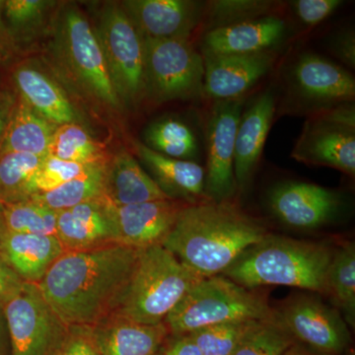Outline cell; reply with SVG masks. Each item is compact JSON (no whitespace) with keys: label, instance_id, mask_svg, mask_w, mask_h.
I'll use <instances>...</instances> for the list:
<instances>
[{"label":"cell","instance_id":"cell-3","mask_svg":"<svg viewBox=\"0 0 355 355\" xmlns=\"http://www.w3.org/2000/svg\"><path fill=\"white\" fill-rule=\"evenodd\" d=\"M334 254L324 243L268 234L247 249L221 275L249 289L286 286L327 295Z\"/></svg>","mask_w":355,"mask_h":355},{"label":"cell","instance_id":"cell-15","mask_svg":"<svg viewBox=\"0 0 355 355\" xmlns=\"http://www.w3.org/2000/svg\"><path fill=\"white\" fill-rule=\"evenodd\" d=\"M125 12L144 39L188 40L202 21V2L191 0H128Z\"/></svg>","mask_w":355,"mask_h":355},{"label":"cell","instance_id":"cell-30","mask_svg":"<svg viewBox=\"0 0 355 355\" xmlns=\"http://www.w3.org/2000/svg\"><path fill=\"white\" fill-rule=\"evenodd\" d=\"M105 146L96 140L83 127L77 123L58 125L48 155L76 163H94L106 159Z\"/></svg>","mask_w":355,"mask_h":355},{"label":"cell","instance_id":"cell-25","mask_svg":"<svg viewBox=\"0 0 355 355\" xmlns=\"http://www.w3.org/2000/svg\"><path fill=\"white\" fill-rule=\"evenodd\" d=\"M19 97L41 116L57 125L76 123L69 98L51 77L31 65H21L13 73Z\"/></svg>","mask_w":355,"mask_h":355},{"label":"cell","instance_id":"cell-18","mask_svg":"<svg viewBox=\"0 0 355 355\" xmlns=\"http://www.w3.org/2000/svg\"><path fill=\"white\" fill-rule=\"evenodd\" d=\"M57 237L65 252L119 244L111 203L102 197L58 211Z\"/></svg>","mask_w":355,"mask_h":355},{"label":"cell","instance_id":"cell-8","mask_svg":"<svg viewBox=\"0 0 355 355\" xmlns=\"http://www.w3.org/2000/svg\"><path fill=\"white\" fill-rule=\"evenodd\" d=\"M146 95L157 103L203 93L205 62L188 40L144 39Z\"/></svg>","mask_w":355,"mask_h":355},{"label":"cell","instance_id":"cell-24","mask_svg":"<svg viewBox=\"0 0 355 355\" xmlns=\"http://www.w3.org/2000/svg\"><path fill=\"white\" fill-rule=\"evenodd\" d=\"M104 198L116 207L171 200L125 150L116 153L108 162Z\"/></svg>","mask_w":355,"mask_h":355},{"label":"cell","instance_id":"cell-20","mask_svg":"<svg viewBox=\"0 0 355 355\" xmlns=\"http://www.w3.org/2000/svg\"><path fill=\"white\" fill-rule=\"evenodd\" d=\"M275 113V99L266 91L254 100L240 119L236 135L234 175L237 188H245L263 153Z\"/></svg>","mask_w":355,"mask_h":355},{"label":"cell","instance_id":"cell-21","mask_svg":"<svg viewBox=\"0 0 355 355\" xmlns=\"http://www.w3.org/2000/svg\"><path fill=\"white\" fill-rule=\"evenodd\" d=\"M135 149L167 197L188 205L209 200L205 197V170L202 166L191 160L167 157L139 141L135 142Z\"/></svg>","mask_w":355,"mask_h":355},{"label":"cell","instance_id":"cell-39","mask_svg":"<svg viewBox=\"0 0 355 355\" xmlns=\"http://www.w3.org/2000/svg\"><path fill=\"white\" fill-rule=\"evenodd\" d=\"M55 355H101L91 327L71 326L64 342Z\"/></svg>","mask_w":355,"mask_h":355},{"label":"cell","instance_id":"cell-38","mask_svg":"<svg viewBox=\"0 0 355 355\" xmlns=\"http://www.w3.org/2000/svg\"><path fill=\"white\" fill-rule=\"evenodd\" d=\"M294 13L307 26L323 22L343 6L342 0H296L292 2Z\"/></svg>","mask_w":355,"mask_h":355},{"label":"cell","instance_id":"cell-27","mask_svg":"<svg viewBox=\"0 0 355 355\" xmlns=\"http://www.w3.org/2000/svg\"><path fill=\"white\" fill-rule=\"evenodd\" d=\"M108 162L107 158L96 162L71 181L48 193L32 196L28 200L42 203L44 207L58 212L104 197Z\"/></svg>","mask_w":355,"mask_h":355},{"label":"cell","instance_id":"cell-17","mask_svg":"<svg viewBox=\"0 0 355 355\" xmlns=\"http://www.w3.org/2000/svg\"><path fill=\"white\" fill-rule=\"evenodd\" d=\"M187 205L174 200L112 205L119 244L139 250L162 245Z\"/></svg>","mask_w":355,"mask_h":355},{"label":"cell","instance_id":"cell-47","mask_svg":"<svg viewBox=\"0 0 355 355\" xmlns=\"http://www.w3.org/2000/svg\"><path fill=\"white\" fill-rule=\"evenodd\" d=\"M2 16H3V1H0V29H1V26L3 25Z\"/></svg>","mask_w":355,"mask_h":355},{"label":"cell","instance_id":"cell-26","mask_svg":"<svg viewBox=\"0 0 355 355\" xmlns=\"http://www.w3.org/2000/svg\"><path fill=\"white\" fill-rule=\"evenodd\" d=\"M58 127L19 97L9 119L0 154L19 153L46 156Z\"/></svg>","mask_w":355,"mask_h":355},{"label":"cell","instance_id":"cell-7","mask_svg":"<svg viewBox=\"0 0 355 355\" xmlns=\"http://www.w3.org/2000/svg\"><path fill=\"white\" fill-rule=\"evenodd\" d=\"M94 31L121 103L137 104L146 95L144 42L121 4H106Z\"/></svg>","mask_w":355,"mask_h":355},{"label":"cell","instance_id":"cell-22","mask_svg":"<svg viewBox=\"0 0 355 355\" xmlns=\"http://www.w3.org/2000/svg\"><path fill=\"white\" fill-rule=\"evenodd\" d=\"M91 331L101 355H155L170 336L164 323L139 324L114 314Z\"/></svg>","mask_w":355,"mask_h":355},{"label":"cell","instance_id":"cell-2","mask_svg":"<svg viewBox=\"0 0 355 355\" xmlns=\"http://www.w3.org/2000/svg\"><path fill=\"white\" fill-rule=\"evenodd\" d=\"M265 226L231 202L187 205L162 246L202 279L221 275L261 241Z\"/></svg>","mask_w":355,"mask_h":355},{"label":"cell","instance_id":"cell-32","mask_svg":"<svg viewBox=\"0 0 355 355\" xmlns=\"http://www.w3.org/2000/svg\"><path fill=\"white\" fill-rule=\"evenodd\" d=\"M295 340L275 316L254 322L231 355H284Z\"/></svg>","mask_w":355,"mask_h":355},{"label":"cell","instance_id":"cell-29","mask_svg":"<svg viewBox=\"0 0 355 355\" xmlns=\"http://www.w3.org/2000/svg\"><path fill=\"white\" fill-rule=\"evenodd\" d=\"M144 146L155 153L180 160L197 157L198 144L191 128L177 119L154 121L144 132Z\"/></svg>","mask_w":355,"mask_h":355},{"label":"cell","instance_id":"cell-4","mask_svg":"<svg viewBox=\"0 0 355 355\" xmlns=\"http://www.w3.org/2000/svg\"><path fill=\"white\" fill-rule=\"evenodd\" d=\"M202 279L162 245L141 249L114 315L139 324L164 323L166 317Z\"/></svg>","mask_w":355,"mask_h":355},{"label":"cell","instance_id":"cell-36","mask_svg":"<svg viewBox=\"0 0 355 355\" xmlns=\"http://www.w3.org/2000/svg\"><path fill=\"white\" fill-rule=\"evenodd\" d=\"M273 2L263 0H218L211 2L209 17L211 29L238 24L268 16Z\"/></svg>","mask_w":355,"mask_h":355},{"label":"cell","instance_id":"cell-5","mask_svg":"<svg viewBox=\"0 0 355 355\" xmlns=\"http://www.w3.org/2000/svg\"><path fill=\"white\" fill-rule=\"evenodd\" d=\"M275 311L254 289L216 275L198 282L164 324L170 335L184 336L214 324L268 319L275 316Z\"/></svg>","mask_w":355,"mask_h":355},{"label":"cell","instance_id":"cell-42","mask_svg":"<svg viewBox=\"0 0 355 355\" xmlns=\"http://www.w3.org/2000/svg\"><path fill=\"white\" fill-rule=\"evenodd\" d=\"M331 51L347 67H355V37L352 30L340 32L331 41Z\"/></svg>","mask_w":355,"mask_h":355},{"label":"cell","instance_id":"cell-43","mask_svg":"<svg viewBox=\"0 0 355 355\" xmlns=\"http://www.w3.org/2000/svg\"><path fill=\"white\" fill-rule=\"evenodd\" d=\"M16 101L17 99L12 93L7 90H0V146H1L7 125L15 107Z\"/></svg>","mask_w":355,"mask_h":355},{"label":"cell","instance_id":"cell-6","mask_svg":"<svg viewBox=\"0 0 355 355\" xmlns=\"http://www.w3.org/2000/svg\"><path fill=\"white\" fill-rule=\"evenodd\" d=\"M53 48L84 92L112 108L121 106L94 28L77 7L69 6L58 13Z\"/></svg>","mask_w":355,"mask_h":355},{"label":"cell","instance_id":"cell-23","mask_svg":"<svg viewBox=\"0 0 355 355\" xmlns=\"http://www.w3.org/2000/svg\"><path fill=\"white\" fill-rule=\"evenodd\" d=\"M65 252L57 236L6 231L0 254L22 279L39 284Z\"/></svg>","mask_w":355,"mask_h":355},{"label":"cell","instance_id":"cell-40","mask_svg":"<svg viewBox=\"0 0 355 355\" xmlns=\"http://www.w3.org/2000/svg\"><path fill=\"white\" fill-rule=\"evenodd\" d=\"M24 282L0 254V305H6L20 291Z\"/></svg>","mask_w":355,"mask_h":355},{"label":"cell","instance_id":"cell-10","mask_svg":"<svg viewBox=\"0 0 355 355\" xmlns=\"http://www.w3.org/2000/svg\"><path fill=\"white\" fill-rule=\"evenodd\" d=\"M3 309L11 355H55L69 334L37 284L24 282Z\"/></svg>","mask_w":355,"mask_h":355},{"label":"cell","instance_id":"cell-37","mask_svg":"<svg viewBox=\"0 0 355 355\" xmlns=\"http://www.w3.org/2000/svg\"><path fill=\"white\" fill-rule=\"evenodd\" d=\"M50 4L44 0H7L3 16L13 31H25L41 23Z\"/></svg>","mask_w":355,"mask_h":355},{"label":"cell","instance_id":"cell-33","mask_svg":"<svg viewBox=\"0 0 355 355\" xmlns=\"http://www.w3.org/2000/svg\"><path fill=\"white\" fill-rule=\"evenodd\" d=\"M44 157L30 153L0 154V203L24 200L26 187Z\"/></svg>","mask_w":355,"mask_h":355},{"label":"cell","instance_id":"cell-16","mask_svg":"<svg viewBox=\"0 0 355 355\" xmlns=\"http://www.w3.org/2000/svg\"><path fill=\"white\" fill-rule=\"evenodd\" d=\"M203 93L216 101L240 99L272 69V51L248 55H205Z\"/></svg>","mask_w":355,"mask_h":355},{"label":"cell","instance_id":"cell-14","mask_svg":"<svg viewBox=\"0 0 355 355\" xmlns=\"http://www.w3.org/2000/svg\"><path fill=\"white\" fill-rule=\"evenodd\" d=\"M292 87L300 99L322 110L354 102L355 80L340 65L316 53H304L291 72Z\"/></svg>","mask_w":355,"mask_h":355},{"label":"cell","instance_id":"cell-46","mask_svg":"<svg viewBox=\"0 0 355 355\" xmlns=\"http://www.w3.org/2000/svg\"><path fill=\"white\" fill-rule=\"evenodd\" d=\"M6 228L4 225L3 218H2L1 209H0V251H1L2 241H3L4 233H6Z\"/></svg>","mask_w":355,"mask_h":355},{"label":"cell","instance_id":"cell-35","mask_svg":"<svg viewBox=\"0 0 355 355\" xmlns=\"http://www.w3.org/2000/svg\"><path fill=\"white\" fill-rule=\"evenodd\" d=\"M94 163L69 162V161L46 155L41 167L35 173L34 176L26 187L23 200H28L32 196L55 190L83 174Z\"/></svg>","mask_w":355,"mask_h":355},{"label":"cell","instance_id":"cell-9","mask_svg":"<svg viewBox=\"0 0 355 355\" xmlns=\"http://www.w3.org/2000/svg\"><path fill=\"white\" fill-rule=\"evenodd\" d=\"M291 157L354 177V105L347 103L311 114L292 149Z\"/></svg>","mask_w":355,"mask_h":355},{"label":"cell","instance_id":"cell-11","mask_svg":"<svg viewBox=\"0 0 355 355\" xmlns=\"http://www.w3.org/2000/svg\"><path fill=\"white\" fill-rule=\"evenodd\" d=\"M275 317L296 342L327 355H342L352 343L349 327L338 310L312 295L291 299Z\"/></svg>","mask_w":355,"mask_h":355},{"label":"cell","instance_id":"cell-34","mask_svg":"<svg viewBox=\"0 0 355 355\" xmlns=\"http://www.w3.org/2000/svg\"><path fill=\"white\" fill-rule=\"evenodd\" d=\"M256 321L259 320L214 324L193 331L188 336L198 345L202 355H231Z\"/></svg>","mask_w":355,"mask_h":355},{"label":"cell","instance_id":"cell-13","mask_svg":"<svg viewBox=\"0 0 355 355\" xmlns=\"http://www.w3.org/2000/svg\"><path fill=\"white\" fill-rule=\"evenodd\" d=\"M343 205L340 193L305 182L287 181L272 189L268 207L288 227L313 230L336 220Z\"/></svg>","mask_w":355,"mask_h":355},{"label":"cell","instance_id":"cell-19","mask_svg":"<svg viewBox=\"0 0 355 355\" xmlns=\"http://www.w3.org/2000/svg\"><path fill=\"white\" fill-rule=\"evenodd\" d=\"M282 18L268 15L209 30L203 40L205 55H248L272 51L286 36Z\"/></svg>","mask_w":355,"mask_h":355},{"label":"cell","instance_id":"cell-28","mask_svg":"<svg viewBox=\"0 0 355 355\" xmlns=\"http://www.w3.org/2000/svg\"><path fill=\"white\" fill-rule=\"evenodd\" d=\"M327 296L333 300L349 328L355 327V247L336 250L327 277Z\"/></svg>","mask_w":355,"mask_h":355},{"label":"cell","instance_id":"cell-12","mask_svg":"<svg viewBox=\"0 0 355 355\" xmlns=\"http://www.w3.org/2000/svg\"><path fill=\"white\" fill-rule=\"evenodd\" d=\"M241 99L216 101L207 125V163L205 193L211 202H230L234 175L236 135L242 116Z\"/></svg>","mask_w":355,"mask_h":355},{"label":"cell","instance_id":"cell-44","mask_svg":"<svg viewBox=\"0 0 355 355\" xmlns=\"http://www.w3.org/2000/svg\"><path fill=\"white\" fill-rule=\"evenodd\" d=\"M0 355H11L10 336L3 306L0 305Z\"/></svg>","mask_w":355,"mask_h":355},{"label":"cell","instance_id":"cell-41","mask_svg":"<svg viewBox=\"0 0 355 355\" xmlns=\"http://www.w3.org/2000/svg\"><path fill=\"white\" fill-rule=\"evenodd\" d=\"M155 355H202V354L188 335H170L166 338Z\"/></svg>","mask_w":355,"mask_h":355},{"label":"cell","instance_id":"cell-45","mask_svg":"<svg viewBox=\"0 0 355 355\" xmlns=\"http://www.w3.org/2000/svg\"><path fill=\"white\" fill-rule=\"evenodd\" d=\"M284 355H327L320 354V352H315V350L309 349V347H305V345H301V343H296L287 350Z\"/></svg>","mask_w":355,"mask_h":355},{"label":"cell","instance_id":"cell-1","mask_svg":"<svg viewBox=\"0 0 355 355\" xmlns=\"http://www.w3.org/2000/svg\"><path fill=\"white\" fill-rule=\"evenodd\" d=\"M140 250L113 244L64 252L38 286L67 326H95L118 307Z\"/></svg>","mask_w":355,"mask_h":355},{"label":"cell","instance_id":"cell-31","mask_svg":"<svg viewBox=\"0 0 355 355\" xmlns=\"http://www.w3.org/2000/svg\"><path fill=\"white\" fill-rule=\"evenodd\" d=\"M7 231L57 236L58 212L33 200L0 203Z\"/></svg>","mask_w":355,"mask_h":355}]
</instances>
